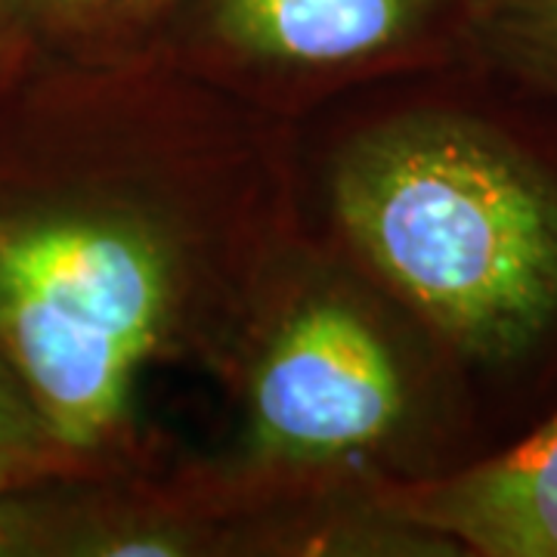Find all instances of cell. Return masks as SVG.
Masks as SVG:
<instances>
[{
	"mask_svg": "<svg viewBox=\"0 0 557 557\" xmlns=\"http://www.w3.org/2000/svg\"><path fill=\"white\" fill-rule=\"evenodd\" d=\"M434 350L375 278L298 226L236 341V437L196 465L223 515L329 483L406 480L434 418Z\"/></svg>",
	"mask_w": 557,
	"mask_h": 557,
	"instance_id": "obj_3",
	"label": "cell"
},
{
	"mask_svg": "<svg viewBox=\"0 0 557 557\" xmlns=\"http://www.w3.org/2000/svg\"><path fill=\"white\" fill-rule=\"evenodd\" d=\"M47 57L0 137V357L78 474L164 471L161 384L226 387L298 233L292 121L161 57Z\"/></svg>",
	"mask_w": 557,
	"mask_h": 557,
	"instance_id": "obj_1",
	"label": "cell"
},
{
	"mask_svg": "<svg viewBox=\"0 0 557 557\" xmlns=\"http://www.w3.org/2000/svg\"><path fill=\"white\" fill-rule=\"evenodd\" d=\"M332 245L440 350L511 366L557 329V174L456 106H406L341 139L325 174Z\"/></svg>",
	"mask_w": 557,
	"mask_h": 557,
	"instance_id": "obj_2",
	"label": "cell"
},
{
	"mask_svg": "<svg viewBox=\"0 0 557 557\" xmlns=\"http://www.w3.org/2000/svg\"><path fill=\"white\" fill-rule=\"evenodd\" d=\"M78 493L3 496L16 555L223 557L230 518L201 486L193 465L124 474H72Z\"/></svg>",
	"mask_w": 557,
	"mask_h": 557,
	"instance_id": "obj_5",
	"label": "cell"
},
{
	"mask_svg": "<svg viewBox=\"0 0 557 557\" xmlns=\"http://www.w3.org/2000/svg\"><path fill=\"white\" fill-rule=\"evenodd\" d=\"M493 0H189L156 53L292 121L329 97L471 50Z\"/></svg>",
	"mask_w": 557,
	"mask_h": 557,
	"instance_id": "obj_4",
	"label": "cell"
},
{
	"mask_svg": "<svg viewBox=\"0 0 557 557\" xmlns=\"http://www.w3.org/2000/svg\"><path fill=\"white\" fill-rule=\"evenodd\" d=\"M387 493L461 555L557 557V416L498 456L453 474L387 480Z\"/></svg>",
	"mask_w": 557,
	"mask_h": 557,
	"instance_id": "obj_6",
	"label": "cell"
},
{
	"mask_svg": "<svg viewBox=\"0 0 557 557\" xmlns=\"http://www.w3.org/2000/svg\"><path fill=\"white\" fill-rule=\"evenodd\" d=\"M78 474L47 431L22 381L0 357V496Z\"/></svg>",
	"mask_w": 557,
	"mask_h": 557,
	"instance_id": "obj_9",
	"label": "cell"
},
{
	"mask_svg": "<svg viewBox=\"0 0 557 557\" xmlns=\"http://www.w3.org/2000/svg\"><path fill=\"white\" fill-rule=\"evenodd\" d=\"M471 50L557 102V0H493Z\"/></svg>",
	"mask_w": 557,
	"mask_h": 557,
	"instance_id": "obj_8",
	"label": "cell"
},
{
	"mask_svg": "<svg viewBox=\"0 0 557 557\" xmlns=\"http://www.w3.org/2000/svg\"><path fill=\"white\" fill-rule=\"evenodd\" d=\"M0 555H16V533H13L3 496H0Z\"/></svg>",
	"mask_w": 557,
	"mask_h": 557,
	"instance_id": "obj_10",
	"label": "cell"
},
{
	"mask_svg": "<svg viewBox=\"0 0 557 557\" xmlns=\"http://www.w3.org/2000/svg\"><path fill=\"white\" fill-rule=\"evenodd\" d=\"M13 28L44 53L78 62L152 57L189 0H3Z\"/></svg>",
	"mask_w": 557,
	"mask_h": 557,
	"instance_id": "obj_7",
	"label": "cell"
},
{
	"mask_svg": "<svg viewBox=\"0 0 557 557\" xmlns=\"http://www.w3.org/2000/svg\"><path fill=\"white\" fill-rule=\"evenodd\" d=\"M16 35V28H13V22H10V13H7V3L0 0V47L7 44V40Z\"/></svg>",
	"mask_w": 557,
	"mask_h": 557,
	"instance_id": "obj_11",
	"label": "cell"
}]
</instances>
